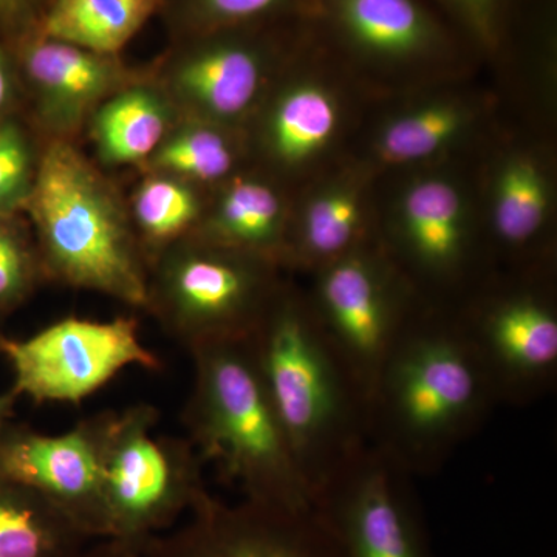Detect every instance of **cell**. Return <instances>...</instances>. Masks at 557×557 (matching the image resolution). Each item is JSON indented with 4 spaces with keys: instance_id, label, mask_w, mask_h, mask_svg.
<instances>
[{
    "instance_id": "7a4b0ae2",
    "label": "cell",
    "mask_w": 557,
    "mask_h": 557,
    "mask_svg": "<svg viewBox=\"0 0 557 557\" xmlns=\"http://www.w3.org/2000/svg\"><path fill=\"white\" fill-rule=\"evenodd\" d=\"M247 343L314 500L368 445V399L311 306L293 296H274Z\"/></svg>"
},
{
    "instance_id": "e0dca14e",
    "label": "cell",
    "mask_w": 557,
    "mask_h": 557,
    "mask_svg": "<svg viewBox=\"0 0 557 557\" xmlns=\"http://www.w3.org/2000/svg\"><path fill=\"white\" fill-rule=\"evenodd\" d=\"M90 542L46 498L0 478V557H76Z\"/></svg>"
},
{
    "instance_id": "ac0fdd59",
    "label": "cell",
    "mask_w": 557,
    "mask_h": 557,
    "mask_svg": "<svg viewBox=\"0 0 557 557\" xmlns=\"http://www.w3.org/2000/svg\"><path fill=\"white\" fill-rule=\"evenodd\" d=\"M161 0H51L40 38L95 53H116L152 16Z\"/></svg>"
},
{
    "instance_id": "d6986e66",
    "label": "cell",
    "mask_w": 557,
    "mask_h": 557,
    "mask_svg": "<svg viewBox=\"0 0 557 557\" xmlns=\"http://www.w3.org/2000/svg\"><path fill=\"white\" fill-rule=\"evenodd\" d=\"M282 233V205L273 188L258 180H237L223 190L211 214L194 234L203 239L271 259Z\"/></svg>"
},
{
    "instance_id": "5b68a950",
    "label": "cell",
    "mask_w": 557,
    "mask_h": 557,
    "mask_svg": "<svg viewBox=\"0 0 557 557\" xmlns=\"http://www.w3.org/2000/svg\"><path fill=\"white\" fill-rule=\"evenodd\" d=\"M108 537L139 548L207 496L203 460L188 438L159 431L156 406L97 413Z\"/></svg>"
},
{
    "instance_id": "52a82bcc",
    "label": "cell",
    "mask_w": 557,
    "mask_h": 557,
    "mask_svg": "<svg viewBox=\"0 0 557 557\" xmlns=\"http://www.w3.org/2000/svg\"><path fill=\"white\" fill-rule=\"evenodd\" d=\"M412 479L368 443L319 487L313 509L344 557H434Z\"/></svg>"
},
{
    "instance_id": "83f0119b",
    "label": "cell",
    "mask_w": 557,
    "mask_h": 557,
    "mask_svg": "<svg viewBox=\"0 0 557 557\" xmlns=\"http://www.w3.org/2000/svg\"><path fill=\"white\" fill-rule=\"evenodd\" d=\"M44 274L38 247L20 230L0 222V307L24 299Z\"/></svg>"
},
{
    "instance_id": "7402d4cb",
    "label": "cell",
    "mask_w": 557,
    "mask_h": 557,
    "mask_svg": "<svg viewBox=\"0 0 557 557\" xmlns=\"http://www.w3.org/2000/svg\"><path fill=\"white\" fill-rule=\"evenodd\" d=\"M336 109L324 90L298 86L278 98L269 121V141L277 160L299 163L332 137Z\"/></svg>"
},
{
    "instance_id": "ba28073f",
    "label": "cell",
    "mask_w": 557,
    "mask_h": 557,
    "mask_svg": "<svg viewBox=\"0 0 557 557\" xmlns=\"http://www.w3.org/2000/svg\"><path fill=\"white\" fill-rule=\"evenodd\" d=\"M0 351L13 369L14 394L38 405H78L123 369L161 368L160 358L139 339L135 318H64L28 339L2 338Z\"/></svg>"
},
{
    "instance_id": "1f68e13d",
    "label": "cell",
    "mask_w": 557,
    "mask_h": 557,
    "mask_svg": "<svg viewBox=\"0 0 557 557\" xmlns=\"http://www.w3.org/2000/svg\"><path fill=\"white\" fill-rule=\"evenodd\" d=\"M17 395L14 394L13 391L10 394L0 395V432L5 429L7 420L11 416V410H13L14 401H16Z\"/></svg>"
},
{
    "instance_id": "6da1fadb",
    "label": "cell",
    "mask_w": 557,
    "mask_h": 557,
    "mask_svg": "<svg viewBox=\"0 0 557 557\" xmlns=\"http://www.w3.org/2000/svg\"><path fill=\"white\" fill-rule=\"evenodd\" d=\"M498 405L457 317L418 313L368 405L369 443L416 478L438 474Z\"/></svg>"
},
{
    "instance_id": "836d02e7",
    "label": "cell",
    "mask_w": 557,
    "mask_h": 557,
    "mask_svg": "<svg viewBox=\"0 0 557 557\" xmlns=\"http://www.w3.org/2000/svg\"><path fill=\"white\" fill-rule=\"evenodd\" d=\"M0 341H2V338H0Z\"/></svg>"
},
{
    "instance_id": "484cf974",
    "label": "cell",
    "mask_w": 557,
    "mask_h": 557,
    "mask_svg": "<svg viewBox=\"0 0 557 557\" xmlns=\"http://www.w3.org/2000/svg\"><path fill=\"white\" fill-rule=\"evenodd\" d=\"M460 126L457 110L434 106L403 116L387 127L381 139V152L391 161L423 159L442 148Z\"/></svg>"
},
{
    "instance_id": "44dd1931",
    "label": "cell",
    "mask_w": 557,
    "mask_h": 557,
    "mask_svg": "<svg viewBox=\"0 0 557 557\" xmlns=\"http://www.w3.org/2000/svg\"><path fill=\"white\" fill-rule=\"evenodd\" d=\"M234 161L233 145L215 124L178 115L143 168L199 186L228 177Z\"/></svg>"
},
{
    "instance_id": "5bb4252c",
    "label": "cell",
    "mask_w": 557,
    "mask_h": 557,
    "mask_svg": "<svg viewBox=\"0 0 557 557\" xmlns=\"http://www.w3.org/2000/svg\"><path fill=\"white\" fill-rule=\"evenodd\" d=\"M262 79V62L255 51L222 44L175 58L156 83L180 116L218 126L248 112Z\"/></svg>"
},
{
    "instance_id": "4dcf8cb0",
    "label": "cell",
    "mask_w": 557,
    "mask_h": 557,
    "mask_svg": "<svg viewBox=\"0 0 557 557\" xmlns=\"http://www.w3.org/2000/svg\"><path fill=\"white\" fill-rule=\"evenodd\" d=\"M11 98H13V81H11L5 58L0 53V112L10 104Z\"/></svg>"
},
{
    "instance_id": "d4e9b609",
    "label": "cell",
    "mask_w": 557,
    "mask_h": 557,
    "mask_svg": "<svg viewBox=\"0 0 557 557\" xmlns=\"http://www.w3.org/2000/svg\"><path fill=\"white\" fill-rule=\"evenodd\" d=\"M348 24L376 50L403 53L423 36L420 14L410 0H346Z\"/></svg>"
},
{
    "instance_id": "277c9868",
    "label": "cell",
    "mask_w": 557,
    "mask_h": 557,
    "mask_svg": "<svg viewBox=\"0 0 557 557\" xmlns=\"http://www.w3.org/2000/svg\"><path fill=\"white\" fill-rule=\"evenodd\" d=\"M193 391L183 423L203 463L244 498L306 511L313 496L285 437L247 341L189 351Z\"/></svg>"
},
{
    "instance_id": "4fadbf2b",
    "label": "cell",
    "mask_w": 557,
    "mask_h": 557,
    "mask_svg": "<svg viewBox=\"0 0 557 557\" xmlns=\"http://www.w3.org/2000/svg\"><path fill=\"white\" fill-rule=\"evenodd\" d=\"M24 70L50 139H72L102 102L134 81L112 54L47 38L27 47Z\"/></svg>"
},
{
    "instance_id": "cb8c5ba5",
    "label": "cell",
    "mask_w": 557,
    "mask_h": 557,
    "mask_svg": "<svg viewBox=\"0 0 557 557\" xmlns=\"http://www.w3.org/2000/svg\"><path fill=\"white\" fill-rule=\"evenodd\" d=\"M357 201L347 194H329L310 205L304 215L299 252L310 262H321L322 269L344 256L351 255L358 237Z\"/></svg>"
},
{
    "instance_id": "d6a6232c",
    "label": "cell",
    "mask_w": 557,
    "mask_h": 557,
    "mask_svg": "<svg viewBox=\"0 0 557 557\" xmlns=\"http://www.w3.org/2000/svg\"><path fill=\"white\" fill-rule=\"evenodd\" d=\"M21 0H0V7H11L16 5V3H20Z\"/></svg>"
},
{
    "instance_id": "8992f818",
    "label": "cell",
    "mask_w": 557,
    "mask_h": 557,
    "mask_svg": "<svg viewBox=\"0 0 557 557\" xmlns=\"http://www.w3.org/2000/svg\"><path fill=\"white\" fill-rule=\"evenodd\" d=\"M270 259L189 234L149 262L148 311L186 350L247 341L269 310Z\"/></svg>"
},
{
    "instance_id": "9a60e30c",
    "label": "cell",
    "mask_w": 557,
    "mask_h": 557,
    "mask_svg": "<svg viewBox=\"0 0 557 557\" xmlns=\"http://www.w3.org/2000/svg\"><path fill=\"white\" fill-rule=\"evenodd\" d=\"M178 120L156 81L134 79L91 113L86 126L104 166H143Z\"/></svg>"
},
{
    "instance_id": "30bf717a",
    "label": "cell",
    "mask_w": 557,
    "mask_h": 557,
    "mask_svg": "<svg viewBox=\"0 0 557 557\" xmlns=\"http://www.w3.org/2000/svg\"><path fill=\"white\" fill-rule=\"evenodd\" d=\"M386 273L364 252L344 256L321 270L311 306L368 405L384 361L418 314Z\"/></svg>"
},
{
    "instance_id": "4316f807",
    "label": "cell",
    "mask_w": 557,
    "mask_h": 557,
    "mask_svg": "<svg viewBox=\"0 0 557 557\" xmlns=\"http://www.w3.org/2000/svg\"><path fill=\"white\" fill-rule=\"evenodd\" d=\"M39 157L21 126L13 121L0 124V218L27 203Z\"/></svg>"
},
{
    "instance_id": "9c48e42d",
    "label": "cell",
    "mask_w": 557,
    "mask_h": 557,
    "mask_svg": "<svg viewBox=\"0 0 557 557\" xmlns=\"http://www.w3.org/2000/svg\"><path fill=\"white\" fill-rule=\"evenodd\" d=\"M141 557H344L314 509L259 502L230 505L207 494L182 525L152 537Z\"/></svg>"
},
{
    "instance_id": "603a6c76",
    "label": "cell",
    "mask_w": 557,
    "mask_h": 557,
    "mask_svg": "<svg viewBox=\"0 0 557 557\" xmlns=\"http://www.w3.org/2000/svg\"><path fill=\"white\" fill-rule=\"evenodd\" d=\"M547 215L542 175L527 161L509 164L498 182L494 231L512 249L525 248L539 236Z\"/></svg>"
},
{
    "instance_id": "7c38bea8",
    "label": "cell",
    "mask_w": 557,
    "mask_h": 557,
    "mask_svg": "<svg viewBox=\"0 0 557 557\" xmlns=\"http://www.w3.org/2000/svg\"><path fill=\"white\" fill-rule=\"evenodd\" d=\"M0 478L46 498L91 541L108 537L97 416L61 435L3 429Z\"/></svg>"
},
{
    "instance_id": "3957f363",
    "label": "cell",
    "mask_w": 557,
    "mask_h": 557,
    "mask_svg": "<svg viewBox=\"0 0 557 557\" xmlns=\"http://www.w3.org/2000/svg\"><path fill=\"white\" fill-rule=\"evenodd\" d=\"M25 207L46 277L148 309L149 262L129 207L72 139L40 152Z\"/></svg>"
},
{
    "instance_id": "2e32d148",
    "label": "cell",
    "mask_w": 557,
    "mask_h": 557,
    "mask_svg": "<svg viewBox=\"0 0 557 557\" xmlns=\"http://www.w3.org/2000/svg\"><path fill=\"white\" fill-rule=\"evenodd\" d=\"M403 233L410 262L426 277H457L467 259V236L456 189L429 180L410 189L403 212Z\"/></svg>"
},
{
    "instance_id": "f1b7e54d",
    "label": "cell",
    "mask_w": 557,
    "mask_h": 557,
    "mask_svg": "<svg viewBox=\"0 0 557 557\" xmlns=\"http://www.w3.org/2000/svg\"><path fill=\"white\" fill-rule=\"evenodd\" d=\"M276 0H200L201 10L222 20H244L274 5Z\"/></svg>"
},
{
    "instance_id": "8fae6325",
    "label": "cell",
    "mask_w": 557,
    "mask_h": 557,
    "mask_svg": "<svg viewBox=\"0 0 557 557\" xmlns=\"http://www.w3.org/2000/svg\"><path fill=\"white\" fill-rule=\"evenodd\" d=\"M498 405H533L557 384L556 311L533 292L508 293L457 317Z\"/></svg>"
},
{
    "instance_id": "f546056e",
    "label": "cell",
    "mask_w": 557,
    "mask_h": 557,
    "mask_svg": "<svg viewBox=\"0 0 557 557\" xmlns=\"http://www.w3.org/2000/svg\"><path fill=\"white\" fill-rule=\"evenodd\" d=\"M76 557H141L139 549L113 541V539H98L91 541Z\"/></svg>"
},
{
    "instance_id": "ffe728a7",
    "label": "cell",
    "mask_w": 557,
    "mask_h": 557,
    "mask_svg": "<svg viewBox=\"0 0 557 557\" xmlns=\"http://www.w3.org/2000/svg\"><path fill=\"white\" fill-rule=\"evenodd\" d=\"M129 212L148 262L157 252L189 236L203 215L197 186L148 172L132 194Z\"/></svg>"
}]
</instances>
